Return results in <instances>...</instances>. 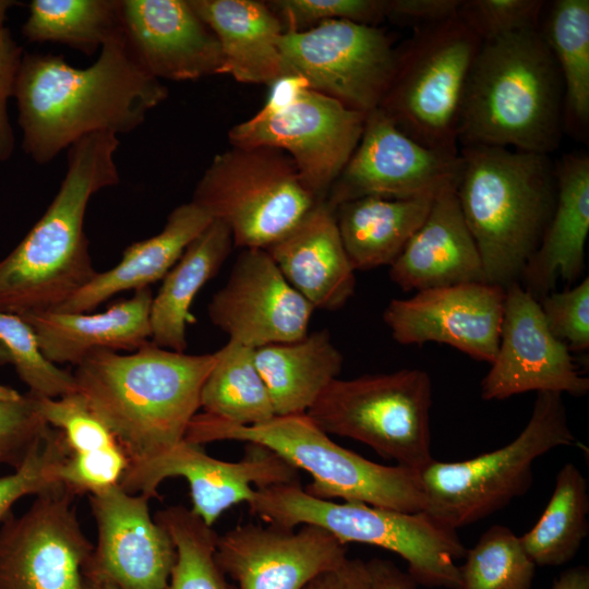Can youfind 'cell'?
Wrapping results in <instances>:
<instances>
[{
  "label": "cell",
  "instance_id": "obj_1",
  "mask_svg": "<svg viewBox=\"0 0 589 589\" xmlns=\"http://www.w3.org/2000/svg\"><path fill=\"white\" fill-rule=\"evenodd\" d=\"M167 96V86L135 61L123 34L83 69L61 55L24 52L13 92L22 148L36 164H49L89 134L134 131Z\"/></svg>",
  "mask_w": 589,
  "mask_h": 589
},
{
  "label": "cell",
  "instance_id": "obj_2",
  "mask_svg": "<svg viewBox=\"0 0 589 589\" xmlns=\"http://www.w3.org/2000/svg\"><path fill=\"white\" fill-rule=\"evenodd\" d=\"M215 360V352L188 354L148 341L130 354L94 350L73 376L77 393L134 464L184 440Z\"/></svg>",
  "mask_w": 589,
  "mask_h": 589
},
{
  "label": "cell",
  "instance_id": "obj_3",
  "mask_svg": "<svg viewBox=\"0 0 589 589\" xmlns=\"http://www.w3.org/2000/svg\"><path fill=\"white\" fill-rule=\"evenodd\" d=\"M110 132L89 134L68 149L57 194L22 241L0 261V310L17 315L55 311L97 274L84 230L88 202L119 183Z\"/></svg>",
  "mask_w": 589,
  "mask_h": 589
},
{
  "label": "cell",
  "instance_id": "obj_4",
  "mask_svg": "<svg viewBox=\"0 0 589 589\" xmlns=\"http://www.w3.org/2000/svg\"><path fill=\"white\" fill-rule=\"evenodd\" d=\"M562 77L540 28L481 43L461 106L458 144L550 155L564 133Z\"/></svg>",
  "mask_w": 589,
  "mask_h": 589
},
{
  "label": "cell",
  "instance_id": "obj_5",
  "mask_svg": "<svg viewBox=\"0 0 589 589\" xmlns=\"http://www.w3.org/2000/svg\"><path fill=\"white\" fill-rule=\"evenodd\" d=\"M456 194L479 250L486 283H518L539 245L556 200L550 155L462 146Z\"/></svg>",
  "mask_w": 589,
  "mask_h": 589
},
{
  "label": "cell",
  "instance_id": "obj_6",
  "mask_svg": "<svg viewBox=\"0 0 589 589\" xmlns=\"http://www.w3.org/2000/svg\"><path fill=\"white\" fill-rule=\"evenodd\" d=\"M184 440L203 445L239 441L263 446L312 477L304 491L316 498L359 502L405 513L422 512L425 500L419 472L373 462L335 443L306 414L275 416L240 425L197 412Z\"/></svg>",
  "mask_w": 589,
  "mask_h": 589
},
{
  "label": "cell",
  "instance_id": "obj_7",
  "mask_svg": "<svg viewBox=\"0 0 589 589\" xmlns=\"http://www.w3.org/2000/svg\"><path fill=\"white\" fill-rule=\"evenodd\" d=\"M248 505L267 524L285 528L314 525L344 544L358 542L395 552L408 563V574L417 585L456 588V562L467 549L456 530L424 510L405 513L359 502L335 503L311 496L300 482L256 489Z\"/></svg>",
  "mask_w": 589,
  "mask_h": 589
},
{
  "label": "cell",
  "instance_id": "obj_8",
  "mask_svg": "<svg viewBox=\"0 0 589 589\" xmlns=\"http://www.w3.org/2000/svg\"><path fill=\"white\" fill-rule=\"evenodd\" d=\"M574 443L563 395L539 392L528 423L510 443L468 460L433 459L419 472L424 512L454 530L474 524L529 490L537 458Z\"/></svg>",
  "mask_w": 589,
  "mask_h": 589
},
{
  "label": "cell",
  "instance_id": "obj_9",
  "mask_svg": "<svg viewBox=\"0 0 589 589\" xmlns=\"http://www.w3.org/2000/svg\"><path fill=\"white\" fill-rule=\"evenodd\" d=\"M481 40L457 16L413 28L378 107L405 134L432 149L459 154L458 127Z\"/></svg>",
  "mask_w": 589,
  "mask_h": 589
},
{
  "label": "cell",
  "instance_id": "obj_10",
  "mask_svg": "<svg viewBox=\"0 0 589 589\" xmlns=\"http://www.w3.org/2000/svg\"><path fill=\"white\" fill-rule=\"evenodd\" d=\"M191 202L225 224L242 249L268 248L320 203L292 159L267 146H232L215 155Z\"/></svg>",
  "mask_w": 589,
  "mask_h": 589
},
{
  "label": "cell",
  "instance_id": "obj_11",
  "mask_svg": "<svg viewBox=\"0 0 589 589\" xmlns=\"http://www.w3.org/2000/svg\"><path fill=\"white\" fill-rule=\"evenodd\" d=\"M431 406L428 372L401 369L336 378L306 414L328 435L359 441L380 456L420 472L433 460Z\"/></svg>",
  "mask_w": 589,
  "mask_h": 589
},
{
  "label": "cell",
  "instance_id": "obj_12",
  "mask_svg": "<svg viewBox=\"0 0 589 589\" xmlns=\"http://www.w3.org/2000/svg\"><path fill=\"white\" fill-rule=\"evenodd\" d=\"M265 106L233 125L232 146H267L283 151L294 163L305 188L320 202L354 152L365 113L309 88L297 77H283Z\"/></svg>",
  "mask_w": 589,
  "mask_h": 589
},
{
  "label": "cell",
  "instance_id": "obj_13",
  "mask_svg": "<svg viewBox=\"0 0 589 589\" xmlns=\"http://www.w3.org/2000/svg\"><path fill=\"white\" fill-rule=\"evenodd\" d=\"M278 46L284 77L300 79L365 115L380 107L398 59V48L382 28L345 20L285 32Z\"/></svg>",
  "mask_w": 589,
  "mask_h": 589
},
{
  "label": "cell",
  "instance_id": "obj_14",
  "mask_svg": "<svg viewBox=\"0 0 589 589\" xmlns=\"http://www.w3.org/2000/svg\"><path fill=\"white\" fill-rule=\"evenodd\" d=\"M65 485L37 495L0 527V589H84L94 544L83 532Z\"/></svg>",
  "mask_w": 589,
  "mask_h": 589
},
{
  "label": "cell",
  "instance_id": "obj_15",
  "mask_svg": "<svg viewBox=\"0 0 589 589\" xmlns=\"http://www.w3.org/2000/svg\"><path fill=\"white\" fill-rule=\"evenodd\" d=\"M460 165V154L418 143L377 108L366 113L360 141L325 203L334 211L341 203L363 196H435L456 189Z\"/></svg>",
  "mask_w": 589,
  "mask_h": 589
},
{
  "label": "cell",
  "instance_id": "obj_16",
  "mask_svg": "<svg viewBox=\"0 0 589 589\" xmlns=\"http://www.w3.org/2000/svg\"><path fill=\"white\" fill-rule=\"evenodd\" d=\"M239 461H224L207 455L202 445L182 440L155 457L130 464L119 485L128 493L157 497L167 478H184L190 486L192 512L208 526L229 507L249 504L255 490L300 482L298 469L272 450L255 444Z\"/></svg>",
  "mask_w": 589,
  "mask_h": 589
},
{
  "label": "cell",
  "instance_id": "obj_17",
  "mask_svg": "<svg viewBox=\"0 0 589 589\" xmlns=\"http://www.w3.org/2000/svg\"><path fill=\"white\" fill-rule=\"evenodd\" d=\"M480 385L483 400H503L528 392L575 397L589 392L565 344L549 330L539 302L519 283L505 288L498 348Z\"/></svg>",
  "mask_w": 589,
  "mask_h": 589
},
{
  "label": "cell",
  "instance_id": "obj_18",
  "mask_svg": "<svg viewBox=\"0 0 589 589\" xmlns=\"http://www.w3.org/2000/svg\"><path fill=\"white\" fill-rule=\"evenodd\" d=\"M148 501L119 484L91 494L97 542L85 577L115 589H166L177 552L166 529L152 518Z\"/></svg>",
  "mask_w": 589,
  "mask_h": 589
},
{
  "label": "cell",
  "instance_id": "obj_19",
  "mask_svg": "<svg viewBox=\"0 0 589 589\" xmlns=\"http://www.w3.org/2000/svg\"><path fill=\"white\" fill-rule=\"evenodd\" d=\"M314 306L284 277L264 249H242L225 286L207 306L229 340L252 349L308 335Z\"/></svg>",
  "mask_w": 589,
  "mask_h": 589
},
{
  "label": "cell",
  "instance_id": "obj_20",
  "mask_svg": "<svg viewBox=\"0 0 589 589\" xmlns=\"http://www.w3.org/2000/svg\"><path fill=\"white\" fill-rule=\"evenodd\" d=\"M504 302L505 288L490 283L430 288L407 299H392L383 321L398 344H445L491 363L498 348Z\"/></svg>",
  "mask_w": 589,
  "mask_h": 589
},
{
  "label": "cell",
  "instance_id": "obj_21",
  "mask_svg": "<svg viewBox=\"0 0 589 589\" xmlns=\"http://www.w3.org/2000/svg\"><path fill=\"white\" fill-rule=\"evenodd\" d=\"M216 561L238 589H303L347 558L346 544L327 530L302 525H238L218 536Z\"/></svg>",
  "mask_w": 589,
  "mask_h": 589
},
{
  "label": "cell",
  "instance_id": "obj_22",
  "mask_svg": "<svg viewBox=\"0 0 589 589\" xmlns=\"http://www.w3.org/2000/svg\"><path fill=\"white\" fill-rule=\"evenodd\" d=\"M120 14L129 50L153 77L191 81L219 74V43L189 0H120Z\"/></svg>",
  "mask_w": 589,
  "mask_h": 589
},
{
  "label": "cell",
  "instance_id": "obj_23",
  "mask_svg": "<svg viewBox=\"0 0 589 589\" xmlns=\"http://www.w3.org/2000/svg\"><path fill=\"white\" fill-rule=\"evenodd\" d=\"M389 277L405 291L486 283L455 189L434 197L424 221L389 266Z\"/></svg>",
  "mask_w": 589,
  "mask_h": 589
},
{
  "label": "cell",
  "instance_id": "obj_24",
  "mask_svg": "<svg viewBox=\"0 0 589 589\" xmlns=\"http://www.w3.org/2000/svg\"><path fill=\"white\" fill-rule=\"evenodd\" d=\"M556 200L538 248L527 262L520 286L537 301L554 291L556 281L574 284L585 271L589 233V155L565 154L554 163Z\"/></svg>",
  "mask_w": 589,
  "mask_h": 589
},
{
  "label": "cell",
  "instance_id": "obj_25",
  "mask_svg": "<svg viewBox=\"0 0 589 589\" xmlns=\"http://www.w3.org/2000/svg\"><path fill=\"white\" fill-rule=\"evenodd\" d=\"M287 281L314 309L337 311L353 296L354 269L332 211L317 203L290 231L264 249Z\"/></svg>",
  "mask_w": 589,
  "mask_h": 589
},
{
  "label": "cell",
  "instance_id": "obj_26",
  "mask_svg": "<svg viewBox=\"0 0 589 589\" xmlns=\"http://www.w3.org/2000/svg\"><path fill=\"white\" fill-rule=\"evenodd\" d=\"M152 300L148 287L99 313L48 311L20 316L32 327L50 362L76 366L94 350L133 352L148 342Z\"/></svg>",
  "mask_w": 589,
  "mask_h": 589
},
{
  "label": "cell",
  "instance_id": "obj_27",
  "mask_svg": "<svg viewBox=\"0 0 589 589\" xmlns=\"http://www.w3.org/2000/svg\"><path fill=\"white\" fill-rule=\"evenodd\" d=\"M216 36L223 56L219 74L248 84L273 85L284 77L279 38L284 26L267 2L189 0Z\"/></svg>",
  "mask_w": 589,
  "mask_h": 589
},
{
  "label": "cell",
  "instance_id": "obj_28",
  "mask_svg": "<svg viewBox=\"0 0 589 589\" xmlns=\"http://www.w3.org/2000/svg\"><path fill=\"white\" fill-rule=\"evenodd\" d=\"M212 220L193 202L177 206L157 235L129 245L116 266L97 273L55 311L89 312L117 293L148 288L166 276L187 247Z\"/></svg>",
  "mask_w": 589,
  "mask_h": 589
},
{
  "label": "cell",
  "instance_id": "obj_29",
  "mask_svg": "<svg viewBox=\"0 0 589 589\" xmlns=\"http://www.w3.org/2000/svg\"><path fill=\"white\" fill-rule=\"evenodd\" d=\"M35 397L41 417L62 432L69 448L60 469L62 483L75 495L119 484L129 458L83 396L76 392L58 398Z\"/></svg>",
  "mask_w": 589,
  "mask_h": 589
},
{
  "label": "cell",
  "instance_id": "obj_30",
  "mask_svg": "<svg viewBox=\"0 0 589 589\" xmlns=\"http://www.w3.org/2000/svg\"><path fill=\"white\" fill-rule=\"evenodd\" d=\"M435 196H363L339 204L335 219L353 269L390 266L424 221Z\"/></svg>",
  "mask_w": 589,
  "mask_h": 589
},
{
  "label": "cell",
  "instance_id": "obj_31",
  "mask_svg": "<svg viewBox=\"0 0 589 589\" xmlns=\"http://www.w3.org/2000/svg\"><path fill=\"white\" fill-rule=\"evenodd\" d=\"M254 362L269 392L276 416L306 413L338 378L344 357L327 329L254 349Z\"/></svg>",
  "mask_w": 589,
  "mask_h": 589
},
{
  "label": "cell",
  "instance_id": "obj_32",
  "mask_svg": "<svg viewBox=\"0 0 589 589\" xmlns=\"http://www.w3.org/2000/svg\"><path fill=\"white\" fill-rule=\"evenodd\" d=\"M233 245L229 228L212 223L187 247L163 278L151 305V338L160 348L184 352L190 308L201 288L216 276Z\"/></svg>",
  "mask_w": 589,
  "mask_h": 589
},
{
  "label": "cell",
  "instance_id": "obj_33",
  "mask_svg": "<svg viewBox=\"0 0 589 589\" xmlns=\"http://www.w3.org/2000/svg\"><path fill=\"white\" fill-rule=\"evenodd\" d=\"M540 32L557 64L564 88V132L589 134V0L545 3Z\"/></svg>",
  "mask_w": 589,
  "mask_h": 589
},
{
  "label": "cell",
  "instance_id": "obj_34",
  "mask_svg": "<svg viewBox=\"0 0 589 589\" xmlns=\"http://www.w3.org/2000/svg\"><path fill=\"white\" fill-rule=\"evenodd\" d=\"M589 495L579 468L565 464L558 471L552 496L537 524L519 537L536 566H561L577 554L588 534Z\"/></svg>",
  "mask_w": 589,
  "mask_h": 589
},
{
  "label": "cell",
  "instance_id": "obj_35",
  "mask_svg": "<svg viewBox=\"0 0 589 589\" xmlns=\"http://www.w3.org/2000/svg\"><path fill=\"white\" fill-rule=\"evenodd\" d=\"M253 351L228 340L215 352V364L201 390L203 412L240 425L260 424L276 416Z\"/></svg>",
  "mask_w": 589,
  "mask_h": 589
},
{
  "label": "cell",
  "instance_id": "obj_36",
  "mask_svg": "<svg viewBox=\"0 0 589 589\" xmlns=\"http://www.w3.org/2000/svg\"><path fill=\"white\" fill-rule=\"evenodd\" d=\"M22 34L31 43H58L92 56L123 34L120 0H33Z\"/></svg>",
  "mask_w": 589,
  "mask_h": 589
},
{
  "label": "cell",
  "instance_id": "obj_37",
  "mask_svg": "<svg viewBox=\"0 0 589 589\" xmlns=\"http://www.w3.org/2000/svg\"><path fill=\"white\" fill-rule=\"evenodd\" d=\"M154 519L166 529L177 552L166 589H237L216 561L219 534L212 526L182 505L158 510Z\"/></svg>",
  "mask_w": 589,
  "mask_h": 589
},
{
  "label": "cell",
  "instance_id": "obj_38",
  "mask_svg": "<svg viewBox=\"0 0 589 589\" xmlns=\"http://www.w3.org/2000/svg\"><path fill=\"white\" fill-rule=\"evenodd\" d=\"M457 567L455 589H530L536 565L508 527L494 525Z\"/></svg>",
  "mask_w": 589,
  "mask_h": 589
},
{
  "label": "cell",
  "instance_id": "obj_39",
  "mask_svg": "<svg viewBox=\"0 0 589 589\" xmlns=\"http://www.w3.org/2000/svg\"><path fill=\"white\" fill-rule=\"evenodd\" d=\"M0 364L14 368L31 394L58 398L77 392L73 373L50 362L32 327L17 314L0 310Z\"/></svg>",
  "mask_w": 589,
  "mask_h": 589
},
{
  "label": "cell",
  "instance_id": "obj_40",
  "mask_svg": "<svg viewBox=\"0 0 589 589\" xmlns=\"http://www.w3.org/2000/svg\"><path fill=\"white\" fill-rule=\"evenodd\" d=\"M69 456L62 432L49 428L45 440L13 473L0 477V521L26 495H40L63 486L60 469Z\"/></svg>",
  "mask_w": 589,
  "mask_h": 589
},
{
  "label": "cell",
  "instance_id": "obj_41",
  "mask_svg": "<svg viewBox=\"0 0 589 589\" xmlns=\"http://www.w3.org/2000/svg\"><path fill=\"white\" fill-rule=\"evenodd\" d=\"M267 4L285 32L304 31L332 20L377 26L387 13V0H275Z\"/></svg>",
  "mask_w": 589,
  "mask_h": 589
},
{
  "label": "cell",
  "instance_id": "obj_42",
  "mask_svg": "<svg viewBox=\"0 0 589 589\" xmlns=\"http://www.w3.org/2000/svg\"><path fill=\"white\" fill-rule=\"evenodd\" d=\"M545 1L461 0L458 17L483 41L540 27Z\"/></svg>",
  "mask_w": 589,
  "mask_h": 589
},
{
  "label": "cell",
  "instance_id": "obj_43",
  "mask_svg": "<svg viewBox=\"0 0 589 589\" xmlns=\"http://www.w3.org/2000/svg\"><path fill=\"white\" fill-rule=\"evenodd\" d=\"M49 428L31 393L17 400L0 401V465L21 467Z\"/></svg>",
  "mask_w": 589,
  "mask_h": 589
},
{
  "label": "cell",
  "instance_id": "obj_44",
  "mask_svg": "<svg viewBox=\"0 0 589 589\" xmlns=\"http://www.w3.org/2000/svg\"><path fill=\"white\" fill-rule=\"evenodd\" d=\"M551 334L569 351L589 348V277L563 291H552L539 301Z\"/></svg>",
  "mask_w": 589,
  "mask_h": 589
},
{
  "label": "cell",
  "instance_id": "obj_45",
  "mask_svg": "<svg viewBox=\"0 0 589 589\" xmlns=\"http://www.w3.org/2000/svg\"><path fill=\"white\" fill-rule=\"evenodd\" d=\"M24 55L10 29L0 26V161L11 158L15 148V135L8 112L9 99L13 97L17 70Z\"/></svg>",
  "mask_w": 589,
  "mask_h": 589
},
{
  "label": "cell",
  "instance_id": "obj_46",
  "mask_svg": "<svg viewBox=\"0 0 589 589\" xmlns=\"http://www.w3.org/2000/svg\"><path fill=\"white\" fill-rule=\"evenodd\" d=\"M461 0H387L386 17L413 28L458 16Z\"/></svg>",
  "mask_w": 589,
  "mask_h": 589
},
{
  "label": "cell",
  "instance_id": "obj_47",
  "mask_svg": "<svg viewBox=\"0 0 589 589\" xmlns=\"http://www.w3.org/2000/svg\"><path fill=\"white\" fill-rule=\"evenodd\" d=\"M303 589H372L370 574L360 558H346L339 565L311 579Z\"/></svg>",
  "mask_w": 589,
  "mask_h": 589
},
{
  "label": "cell",
  "instance_id": "obj_48",
  "mask_svg": "<svg viewBox=\"0 0 589 589\" xmlns=\"http://www.w3.org/2000/svg\"><path fill=\"white\" fill-rule=\"evenodd\" d=\"M366 567L372 589H417L412 577L389 561L375 557L366 563Z\"/></svg>",
  "mask_w": 589,
  "mask_h": 589
},
{
  "label": "cell",
  "instance_id": "obj_49",
  "mask_svg": "<svg viewBox=\"0 0 589 589\" xmlns=\"http://www.w3.org/2000/svg\"><path fill=\"white\" fill-rule=\"evenodd\" d=\"M551 589H589V569L584 565L564 570Z\"/></svg>",
  "mask_w": 589,
  "mask_h": 589
},
{
  "label": "cell",
  "instance_id": "obj_50",
  "mask_svg": "<svg viewBox=\"0 0 589 589\" xmlns=\"http://www.w3.org/2000/svg\"><path fill=\"white\" fill-rule=\"evenodd\" d=\"M19 1L13 0H0V26H4V22L8 17V12L15 5H20Z\"/></svg>",
  "mask_w": 589,
  "mask_h": 589
},
{
  "label": "cell",
  "instance_id": "obj_51",
  "mask_svg": "<svg viewBox=\"0 0 589 589\" xmlns=\"http://www.w3.org/2000/svg\"><path fill=\"white\" fill-rule=\"evenodd\" d=\"M22 397V394L15 389L0 385V401L17 400Z\"/></svg>",
  "mask_w": 589,
  "mask_h": 589
},
{
  "label": "cell",
  "instance_id": "obj_52",
  "mask_svg": "<svg viewBox=\"0 0 589 589\" xmlns=\"http://www.w3.org/2000/svg\"><path fill=\"white\" fill-rule=\"evenodd\" d=\"M85 577V576H84ZM84 589H115L108 585L85 577Z\"/></svg>",
  "mask_w": 589,
  "mask_h": 589
}]
</instances>
